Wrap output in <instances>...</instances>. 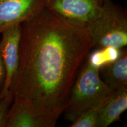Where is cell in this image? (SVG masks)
<instances>
[{
  "label": "cell",
  "mask_w": 127,
  "mask_h": 127,
  "mask_svg": "<svg viewBox=\"0 0 127 127\" xmlns=\"http://www.w3.org/2000/svg\"><path fill=\"white\" fill-rule=\"evenodd\" d=\"M45 0H0V35L34 18L45 8Z\"/></svg>",
  "instance_id": "obj_5"
},
{
  "label": "cell",
  "mask_w": 127,
  "mask_h": 127,
  "mask_svg": "<svg viewBox=\"0 0 127 127\" xmlns=\"http://www.w3.org/2000/svg\"><path fill=\"white\" fill-rule=\"evenodd\" d=\"M122 48L114 47L99 48L87 57V60L94 67L100 69L114 63L118 58Z\"/></svg>",
  "instance_id": "obj_10"
},
{
  "label": "cell",
  "mask_w": 127,
  "mask_h": 127,
  "mask_svg": "<svg viewBox=\"0 0 127 127\" xmlns=\"http://www.w3.org/2000/svg\"><path fill=\"white\" fill-rule=\"evenodd\" d=\"M13 100V95L9 90L0 99V127H6L8 114Z\"/></svg>",
  "instance_id": "obj_12"
},
{
  "label": "cell",
  "mask_w": 127,
  "mask_h": 127,
  "mask_svg": "<svg viewBox=\"0 0 127 127\" xmlns=\"http://www.w3.org/2000/svg\"><path fill=\"white\" fill-rule=\"evenodd\" d=\"M6 79V70L5 68L4 63L3 61L1 50V42H0V93L2 91L4 87L5 82Z\"/></svg>",
  "instance_id": "obj_13"
},
{
  "label": "cell",
  "mask_w": 127,
  "mask_h": 127,
  "mask_svg": "<svg viewBox=\"0 0 127 127\" xmlns=\"http://www.w3.org/2000/svg\"><path fill=\"white\" fill-rule=\"evenodd\" d=\"M57 122L55 119L36 115L23 101L14 99L8 114L6 127H54Z\"/></svg>",
  "instance_id": "obj_7"
},
{
  "label": "cell",
  "mask_w": 127,
  "mask_h": 127,
  "mask_svg": "<svg viewBox=\"0 0 127 127\" xmlns=\"http://www.w3.org/2000/svg\"><path fill=\"white\" fill-rule=\"evenodd\" d=\"M21 25H14L1 33V50L6 70L4 87L0 93V99L9 91L18 65L19 46L21 36Z\"/></svg>",
  "instance_id": "obj_6"
},
{
  "label": "cell",
  "mask_w": 127,
  "mask_h": 127,
  "mask_svg": "<svg viewBox=\"0 0 127 127\" xmlns=\"http://www.w3.org/2000/svg\"><path fill=\"white\" fill-rule=\"evenodd\" d=\"M105 102L85 111L82 114H81L78 118H76L74 121H72L69 127H98L99 111Z\"/></svg>",
  "instance_id": "obj_11"
},
{
  "label": "cell",
  "mask_w": 127,
  "mask_h": 127,
  "mask_svg": "<svg viewBox=\"0 0 127 127\" xmlns=\"http://www.w3.org/2000/svg\"><path fill=\"white\" fill-rule=\"evenodd\" d=\"M127 108V90L115 91L99 111L98 127H107L116 121Z\"/></svg>",
  "instance_id": "obj_8"
},
{
  "label": "cell",
  "mask_w": 127,
  "mask_h": 127,
  "mask_svg": "<svg viewBox=\"0 0 127 127\" xmlns=\"http://www.w3.org/2000/svg\"><path fill=\"white\" fill-rule=\"evenodd\" d=\"M103 81L114 91L127 90V51L123 49L118 58L101 69Z\"/></svg>",
  "instance_id": "obj_9"
},
{
  "label": "cell",
  "mask_w": 127,
  "mask_h": 127,
  "mask_svg": "<svg viewBox=\"0 0 127 127\" xmlns=\"http://www.w3.org/2000/svg\"><path fill=\"white\" fill-rule=\"evenodd\" d=\"M104 0H45V7L66 22L88 28L101 14Z\"/></svg>",
  "instance_id": "obj_4"
},
{
  "label": "cell",
  "mask_w": 127,
  "mask_h": 127,
  "mask_svg": "<svg viewBox=\"0 0 127 127\" xmlns=\"http://www.w3.org/2000/svg\"><path fill=\"white\" fill-rule=\"evenodd\" d=\"M99 71L87 60L80 69L63 112L68 121H74L85 111L104 102L115 91L101 79Z\"/></svg>",
  "instance_id": "obj_2"
},
{
  "label": "cell",
  "mask_w": 127,
  "mask_h": 127,
  "mask_svg": "<svg viewBox=\"0 0 127 127\" xmlns=\"http://www.w3.org/2000/svg\"><path fill=\"white\" fill-rule=\"evenodd\" d=\"M93 48L88 30L45 7L21 25L19 61L9 88L36 115L58 121L84 60Z\"/></svg>",
  "instance_id": "obj_1"
},
{
  "label": "cell",
  "mask_w": 127,
  "mask_h": 127,
  "mask_svg": "<svg viewBox=\"0 0 127 127\" xmlns=\"http://www.w3.org/2000/svg\"><path fill=\"white\" fill-rule=\"evenodd\" d=\"M88 30L93 47L123 48L127 44L126 9L112 0H104L101 14Z\"/></svg>",
  "instance_id": "obj_3"
}]
</instances>
